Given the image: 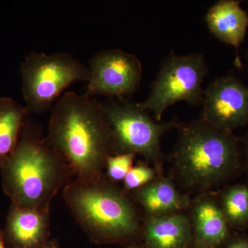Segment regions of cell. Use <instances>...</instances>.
<instances>
[{
	"label": "cell",
	"instance_id": "d6986e66",
	"mask_svg": "<svg viewBox=\"0 0 248 248\" xmlns=\"http://www.w3.org/2000/svg\"><path fill=\"white\" fill-rule=\"evenodd\" d=\"M225 248H248V239L245 237H234L228 240Z\"/></svg>",
	"mask_w": 248,
	"mask_h": 248
},
{
	"label": "cell",
	"instance_id": "7c38bea8",
	"mask_svg": "<svg viewBox=\"0 0 248 248\" xmlns=\"http://www.w3.org/2000/svg\"><path fill=\"white\" fill-rule=\"evenodd\" d=\"M205 22L216 38L237 49L246 37L248 14L239 1L220 0L209 9Z\"/></svg>",
	"mask_w": 248,
	"mask_h": 248
},
{
	"label": "cell",
	"instance_id": "e0dca14e",
	"mask_svg": "<svg viewBox=\"0 0 248 248\" xmlns=\"http://www.w3.org/2000/svg\"><path fill=\"white\" fill-rule=\"evenodd\" d=\"M135 156L136 155L133 153H125L109 156L106 164L109 179L112 182L124 181L129 171L133 168Z\"/></svg>",
	"mask_w": 248,
	"mask_h": 248
},
{
	"label": "cell",
	"instance_id": "7402d4cb",
	"mask_svg": "<svg viewBox=\"0 0 248 248\" xmlns=\"http://www.w3.org/2000/svg\"><path fill=\"white\" fill-rule=\"evenodd\" d=\"M246 166H247V170L248 174V135L246 140Z\"/></svg>",
	"mask_w": 248,
	"mask_h": 248
},
{
	"label": "cell",
	"instance_id": "8992f818",
	"mask_svg": "<svg viewBox=\"0 0 248 248\" xmlns=\"http://www.w3.org/2000/svg\"><path fill=\"white\" fill-rule=\"evenodd\" d=\"M104 119L110 129L114 153L142 155L148 161L161 159V139L166 132L179 128L175 121L158 123L148 111L135 103L124 99L101 102Z\"/></svg>",
	"mask_w": 248,
	"mask_h": 248
},
{
	"label": "cell",
	"instance_id": "7a4b0ae2",
	"mask_svg": "<svg viewBox=\"0 0 248 248\" xmlns=\"http://www.w3.org/2000/svg\"><path fill=\"white\" fill-rule=\"evenodd\" d=\"M5 193L18 208L50 211L73 174L32 124L26 122L16 150L0 166Z\"/></svg>",
	"mask_w": 248,
	"mask_h": 248
},
{
	"label": "cell",
	"instance_id": "5b68a950",
	"mask_svg": "<svg viewBox=\"0 0 248 248\" xmlns=\"http://www.w3.org/2000/svg\"><path fill=\"white\" fill-rule=\"evenodd\" d=\"M22 93L29 112L51 108L68 86L89 81V67L66 53L31 52L20 66Z\"/></svg>",
	"mask_w": 248,
	"mask_h": 248
},
{
	"label": "cell",
	"instance_id": "52a82bcc",
	"mask_svg": "<svg viewBox=\"0 0 248 248\" xmlns=\"http://www.w3.org/2000/svg\"><path fill=\"white\" fill-rule=\"evenodd\" d=\"M208 73L202 53L179 55L170 52L161 64L151 92L141 107L159 122L165 111L176 103L202 105L203 82Z\"/></svg>",
	"mask_w": 248,
	"mask_h": 248
},
{
	"label": "cell",
	"instance_id": "603a6c76",
	"mask_svg": "<svg viewBox=\"0 0 248 248\" xmlns=\"http://www.w3.org/2000/svg\"><path fill=\"white\" fill-rule=\"evenodd\" d=\"M246 61H247V63L248 64V48L247 49V50H246Z\"/></svg>",
	"mask_w": 248,
	"mask_h": 248
},
{
	"label": "cell",
	"instance_id": "30bf717a",
	"mask_svg": "<svg viewBox=\"0 0 248 248\" xmlns=\"http://www.w3.org/2000/svg\"><path fill=\"white\" fill-rule=\"evenodd\" d=\"M50 211L10 209L4 231L7 248H43L49 241Z\"/></svg>",
	"mask_w": 248,
	"mask_h": 248
},
{
	"label": "cell",
	"instance_id": "6da1fadb",
	"mask_svg": "<svg viewBox=\"0 0 248 248\" xmlns=\"http://www.w3.org/2000/svg\"><path fill=\"white\" fill-rule=\"evenodd\" d=\"M45 140L81 180L100 177L108 158L115 155L101 102L86 93L62 94L52 108Z\"/></svg>",
	"mask_w": 248,
	"mask_h": 248
},
{
	"label": "cell",
	"instance_id": "5bb4252c",
	"mask_svg": "<svg viewBox=\"0 0 248 248\" xmlns=\"http://www.w3.org/2000/svg\"><path fill=\"white\" fill-rule=\"evenodd\" d=\"M134 196L149 217L177 213L189 204L188 198L177 190L170 179L166 178L137 189Z\"/></svg>",
	"mask_w": 248,
	"mask_h": 248
},
{
	"label": "cell",
	"instance_id": "2e32d148",
	"mask_svg": "<svg viewBox=\"0 0 248 248\" xmlns=\"http://www.w3.org/2000/svg\"><path fill=\"white\" fill-rule=\"evenodd\" d=\"M230 228L244 229L248 226V186L236 184L228 187L220 205Z\"/></svg>",
	"mask_w": 248,
	"mask_h": 248
},
{
	"label": "cell",
	"instance_id": "8fae6325",
	"mask_svg": "<svg viewBox=\"0 0 248 248\" xmlns=\"http://www.w3.org/2000/svg\"><path fill=\"white\" fill-rule=\"evenodd\" d=\"M192 228L195 248H218L229 239L230 227L221 206L208 197L194 204Z\"/></svg>",
	"mask_w": 248,
	"mask_h": 248
},
{
	"label": "cell",
	"instance_id": "cb8c5ba5",
	"mask_svg": "<svg viewBox=\"0 0 248 248\" xmlns=\"http://www.w3.org/2000/svg\"><path fill=\"white\" fill-rule=\"evenodd\" d=\"M125 248H141L138 247V246H130V247Z\"/></svg>",
	"mask_w": 248,
	"mask_h": 248
},
{
	"label": "cell",
	"instance_id": "3957f363",
	"mask_svg": "<svg viewBox=\"0 0 248 248\" xmlns=\"http://www.w3.org/2000/svg\"><path fill=\"white\" fill-rule=\"evenodd\" d=\"M63 195L72 215L93 242L124 244L140 232V220L133 203L102 176L71 181L63 187Z\"/></svg>",
	"mask_w": 248,
	"mask_h": 248
},
{
	"label": "cell",
	"instance_id": "ffe728a7",
	"mask_svg": "<svg viewBox=\"0 0 248 248\" xmlns=\"http://www.w3.org/2000/svg\"><path fill=\"white\" fill-rule=\"evenodd\" d=\"M43 248H60L59 244L56 240H49L48 243L46 244V246Z\"/></svg>",
	"mask_w": 248,
	"mask_h": 248
},
{
	"label": "cell",
	"instance_id": "ac0fdd59",
	"mask_svg": "<svg viewBox=\"0 0 248 248\" xmlns=\"http://www.w3.org/2000/svg\"><path fill=\"white\" fill-rule=\"evenodd\" d=\"M155 177L154 170L140 164L132 168L124 179V190H135L152 182Z\"/></svg>",
	"mask_w": 248,
	"mask_h": 248
},
{
	"label": "cell",
	"instance_id": "9c48e42d",
	"mask_svg": "<svg viewBox=\"0 0 248 248\" xmlns=\"http://www.w3.org/2000/svg\"><path fill=\"white\" fill-rule=\"evenodd\" d=\"M200 120L233 133L248 124V86L232 75L217 78L204 90Z\"/></svg>",
	"mask_w": 248,
	"mask_h": 248
},
{
	"label": "cell",
	"instance_id": "277c9868",
	"mask_svg": "<svg viewBox=\"0 0 248 248\" xmlns=\"http://www.w3.org/2000/svg\"><path fill=\"white\" fill-rule=\"evenodd\" d=\"M172 156L184 186L207 190L226 182L239 169V141L233 133L214 128L200 119L180 129Z\"/></svg>",
	"mask_w": 248,
	"mask_h": 248
},
{
	"label": "cell",
	"instance_id": "4fadbf2b",
	"mask_svg": "<svg viewBox=\"0 0 248 248\" xmlns=\"http://www.w3.org/2000/svg\"><path fill=\"white\" fill-rule=\"evenodd\" d=\"M144 239L148 248H187L192 241L190 220L179 213L149 217Z\"/></svg>",
	"mask_w": 248,
	"mask_h": 248
},
{
	"label": "cell",
	"instance_id": "9a60e30c",
	"mask_svg": "<svg viewBox=\"0 0 248 248\" xmlns=\"http://www.w3.org/2000/svg\"><path fill=\"white\" fill-rule=\"evenodd\" d=\"M29 113L12 98L0 99V166L16 150Z\"/></svg>",
	"mask_w": 248,
	"mask_h": 248
},
{
	"label": "cell",
	"instance_id": "ba28073f",
	"mask_svg": "<svg viewBox=\"0 0 248 248\" xmlns=\"http://www.w3.org/2000/svg\"><path fill=\"white\" fill-rule=\"evenodd\" d=\"M90 78L86 94L123 99L136 92L143 67L138 57L120 49L103 50L89 61Z\"/></svg>",
	"mask_w": 248,
	"mask_h": 248
},
{
	"label": "cell",
	"instance_id": "44dd1931",
	"mask_svg": "<svg viewBox=\"0 0 248 248\" xmlns=\"http://www.w3.org/2000/svg\"><path fill=\"white\" fill-rule=\"evenodd\" d=\"M0 248H7L5 243L4 231L0 228Z\"/></svg>",
	"mask_w": 248,
	"mask_h": 248
}]
</instances>
